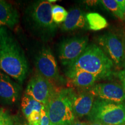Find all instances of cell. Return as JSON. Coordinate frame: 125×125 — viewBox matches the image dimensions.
Here are the masks:
<instances>
[{
    "label": "cell",
    "instance_id": "6da1fadb",
    "mask_svg": "<svg viewBox=\"0 0 125 125\" xmlns=\"http://www.w3.org/2000/svg\"><path fill=\"white\" fill-rule=\"evenodd\" d=\"M0 70L22 84L29 66L24 52L7 27H0Z\"/></svg>",
    "mask_w": 125,
    "mask_h": 125
},
{
    "label": "cell",
    "instance_id": "7a4b0ae2",
    "mask_svg": "<svg viewBox=\"0 0 125 125\" xmlns=\"http://www.w3.org/2000/svg\"><path fill=\"white\" fill-rule=\"evenodd\" d=\"M53 5L48 1H34L25 11L26 21L35 35L44 41L49 40L55 35L57 24L52 18Z\"/></svg>",
    "mask_w": 125,
    "mask_h": 125
},
{
    "label": "cell",
    "instance_id": "3957f363",
    "mask_svg": "<svg viewBox=\"0 0 125 125\" xmlns=\"http://www.w3.org/2000/svg\"><path fill=\"white\" fill-rule=\"evenodd\" d=\"M114 65L112 61L100 47L90 44L82 54L67 68L83 70L94 75L98 79H102L111 77Z\"/></svg>",
    "mask_w": 125,
    "mask_h": 125
},
{
    "label": "cell",
    "instance_id": "277c9868",
    "mask_svg": "<svg viewBox=\"0 0 125 125\" xmlns=\"http://www.w3.org/2000/svg\"><path fill=\"white\" fill-rule=\"evenodd\" d=\"M75 94L72 88L57 89L46 105L51 125H73L75 121L73 109Z\"/></svg>",
    "mask_w": 125,
    "mask_h": 125
},
{
    "label": "cell",
    "instance_id": "5b68a950",
    "mask_svg": "<svg viewBox=\"0 0 125 125\" xmlns=\"http://www.w3.org/2000/svg\"><path fill=\"white\" fill-rule=\"evenodd\" d=\"M90 122L103 125H125V104L97 98L88 115Z\"/></svg>",
    "mask_w": 125,
    "mask_h": 125
},
{
    "label": "cell",
    "instance_id": "8992f818",
    "mask_svg": "<svg viewBox=\"0 0 125 125\" xmlns=\"http://www.w3.org/2000/svg\"><path fill=\"white\" fill-rule=\"evenodd\" d=\"M98 42L114 64L122 69L125 66V39L112 32H107L98 37Z\"/></svg>",
    "mask_w": 125,
    "mask_h": 125
},
{
    "label": "cell",
    "instance_id": "52a82bcc",
    "mask_svg": "<svg viewBox=\"0 0 125 125\" xmlns=\"http://www.w3.org/2000/svg\"><path fill=\"white\" fill-rule=\"evenodd\" d=\"M35 66L37 73L51 82H64L60 76L57 62L49 46H43L35 57Z\"/></svg>",
    "mask_w": 125,
    "mask_h": 125
},
{
    "label": "cell",
    "instance_id": "ba28073f",
    "mask_svg": "<svg viewBox=\"0 0 125 125\" xmlns=\"http://www.w3.org/2000/svg\"><path fill=\"white\" fill-rule=\"evenodd\" d=\"M56 90L52 82L37 73L30 79L25 94L46 105Z\"/></svg>",
    "mask_w": 125,
    "mask_h": 125
},
{
    "label": "cell",
    "instance_id": "9c48e42d",
    "mask_svg": "<svg viewBox=\"0 0 125 125\" xmlns=\"http://www.w3.org/2000/svg\"><path fill=\"white\" fill-rule=\"evenodd\" d=\"M88 45L87 37H76L63 40L59 47V57L65 66L75 62L85 51Z\"/></svg>",
    "mask_w": 125,
    "mask_h": 125
},
{
    "label": "cell",
    "instance_id": "30bf717a",
    "mask_svg": "<svg viewBox=\"0 0 125 125\" xmlns=\"http://www.w3.org/2000/svg\"><path fill=\"white\" fill-rule=\"evenodd\" d=\"M94 97L104 100L125 104V92L122 86L115 83H100L89 89Z\"/></svg>",
    "mask_w": 125,
    "mask_h": 125
},
{
    "label": "cell",
    "instance_id": "8fae6325",
    "mask_svg": "<svg viewBox=\"0 0 125 125\" xmlns=\"http://www.w3.org/2000/svg\"><path fill=\"white\" fill-rule=\"evenodd\" d=\"M21 85L0 70V101L12 105L21 97Z\"/></svg>",
    "mask_w": 125,
    "mask_h": 125
},
{
    "label": "cell",
    "instance_id": "7c38bea8",
    "mask_svg": "<svg viewBox=\"0 0 125 125\" xmlns=\"http://www.w3.org/2000/svg\"><path fill=\"white\" fill-rule=\"evenodd\" d=\"M94 100V96L89 89L75 92L73 101V109L75 118L88 116Z\"/></svg>",
    "mask_w": 125,
    "mask_h": 125
},
{
    "label": "cell",
    "instance_id": "4fadbf2b",
    "mask_svg": "<svg viewBox=\"0 0 125 125\" xmlns=\"http://www.w3.org/2000/svg\"><path fill=\"white\" fill-rule=\"evenodd\" d=\"M65 75L74 85L82 89L90 88L99 80L94 75L78 69L67 68Z\"/></svg>",
    "mask_w": 125,
    "mask_h": 125
},
{
    "label": "cell",
    "instance_id": "5bb4252c",
    "mask_svg": "<svg viewBox=\"0 0 125 125\" xmlns=\"http://www.w3.org/2000/svg\"><path fill=\"white\" fill-rule=\"evenodd\" d=\"M86 15L80 9L74 8L68 12L66 19L62 24L61 29L63 31H73L78 29H84L87 27Z\"/></svg>",
    "mask_w": 125,
    "mask_h": 125
},
{
    "label": "cell",
    "instance_id": "9a60e30c",
    "mask_svg": "<svg viewBox=\"0 0 125 125\" xmlns=\"http://www.w3.org/2000/svg\"><path fill=\"white\" fill-rule=\"evenodd\" d=\"M19 21V15L16 9L10 3L0 0V27L13 29Z\"/></svg>",
    "mask_w": 125,
    "mask_h": 125
},
{
    "label": "cell",
    "instance_id": "2e32d148",
    "mask_svg": "<svg viewBox=\"0 0 125 125\" xmlns=\"http://www.w3.org/2000/svg\"><path fill=\"white\" fill-rule=\"evenodd\" d=\"M43 105L38 102L32 97L24 94L21 98V107L23 115L27 119L34 111L41 112Z\"/></svg>",
    "mask_w": 125,
    "mask_h": 125
},
{
    "label": "cell",
    "instance_id": "e0dca14e",
    "mask_svg": "<svg viewBox=\"0 0 125 125\" xmlns=\"http://www.w3.org/2000/svg\"><path fill=\"white\" fill-rule=\"evenodd\" d=\"M86 18L89 29L92 30H101L108 26V22L105 19L97 13H88L86 15Z\"/></svg>",
    "mask_w": 125,
    "mask_h": 125
},
{
    "label": "cell",
    "instance_id": "ac0fdd59",
    "mask_svg": "<svg viewBox=\"0 0 125 125\" xmlns=\"http://www.w3.org/2000/svg\"><path fill=\"white\" fill-rule=\"evenodd\" d=\"M100 2L103 5L110 10L115 16L122 20H125L124 14L122 11L121 8L115 0H103Z\"/></svg>",
    "mask_w": 125,
    "mask_h": 125
},
{
    "label": "cell",
    "instance_id": "d6986e66",
    "mask_svg": "<svg viewBox=\"0 0 125 125\" xmlns=\"http://www.w3.org/2000/svg\"><path fill=\"white\" fill-rule=\"evenodd\" d=\"M68 12L62 6L53 5L52 8V18L56 24L63 23L66 19Z\"/></svg>",
    "mask_w": 125,
    "mask_h": 125
},
{
    "label": "cell",
    "instance_id": "ffe728a7",
    "mask_svg": "<svg viewBox=\"0 0 125 125\" xmlns=\"http://www.w3.org/2000/svg\"><path fill=\"white\" fill-rule=\"evenodd\" d=\"M15 119L4 109L0 108V125H14Z\"/></svg>",
    "mask_w": 125,
    "mask_h": 125
},
{
    "label": "cell",
    "instance_id": "44dd1931",
    "mask_svg": "<svg viewBox=\"0 0 125 125\" xmlns=\"http://www.w3.org/2000/svg\"><path fill=\"white\" fill-rule=\"evenodd\" d=\"M29 125H40L41 112L34 111L27 119Z\"/></svg>",
    "mask_w": 125,
    "mask_h": 125
},
{
    "label": "cell",
    "instance_id": "7402d4cb",
    "mask_svg": "<svg viewBox=\"0 0 125 125\" xmlns=\"http://www.w3.org/2000/svg\"><path fill=\"white\" fill-rule=\"evenodd\" d=\"M40 125H51L46 105H43L41 111V124Z\"/></svg>",
    "mask_w": 125,
    "mask_h": 125
},
{
    "label": "cell",
    "instance_id": "603a6c76",
    "mask_svg": "<svg viewBox=\"0 0 125 125\" xmlns=\"http://www.w3.org/2000/svg\"><path fill=\"white\" fill-rule=\"evenodd\" d=\"M117 76L121 81V85L122 86L125 92V66L118 72Z\"/></svg>",
    "mask_w": 125,
    "mask_h": 125
},
{
    "label": "cell",
    "instance_id": "cb8c5ba5",
    "mask_svg": "<svg viewBox=\"0 0 125 125\" xmlns=\"http://www.w3.org/2000/svg\"><path fill=\"white\" fill-rule=\"evenodd\" d=\"M117 3H118L120 8H121L122 11L124 14L125 10V0H116Z\"/></svg>",
    "mask_w": 125,
    "mask_h": 125
},
{
    "label": "cell",
    "instance_id": "d4e9b609",
    "mask_svg": "<svg viewBox=\"0 0 125 125\" xmlns=\"http://www.w3.org/2000/svg\"><path fill=\"white\" fill-rule=\"evenodd\" d=\"M73 125H87V123L83 122H81L78 119H75V121L73 123Z\"/></svg>",
    "mask_w": 125,
    "mask_h": 125
},
{
    "label": "cell",
    "instance_id": "484cf974",
    "mask_svg": "<svg viewBox=\"0 0 125 125\" xmlns=\"http://www.w3.org/2000/svg\"><path fill=\"white\" fill-rule=\"evenodd\" d=\"M87 125H104L100 122H90L89 123H87Z\"/></svg>",
    "mask_w": 125,
    "mask_h": 125
},
{
    "label": "cell",
    "instance_id": "4316f807",
    "mask_svg": "<svg viewBox=\"0 0 125 125\" xmlns=\"http://www.w3.org/2000/svg\"><path fill=\"white\" fill-rule=\"evenodd\" d=\"M29 125V124L28 123V122H20V123H18V124H17L16 122H15V125Z\"/></svg>",
    "mask_w": 125,
    "mask_h": 125
},
{
    "label": "cell",
    "instance_id": "83f0119b",
    "mask_svg": "<svg viewBox=\"0 0 125 125\" xmlns=\"http://www.w3.org/2000/svg\"><path fill=\"white\" fill-rule=\"evenodd\" d=\"M48 1H49V2H51V4H52V3H53V2H56V1H56V0H48Z\"/></svg>",
    "mask_w": 125,
    "mask_h": 125
},
{
    "label": "cell",
    "instance_id": "f1b7e54d",
    "mask_svg": "<svg viewBox=\"0 0 125 125\" xmlns=\"http://www.w3.org/2000/svg\"><path fill=\"white\" fill-rule=\"evenodd\" d=\"M124 16H125V10H124Z\"/></svg>",
    "mask_w": 125,
    "mask_h": 125
},
{
    "label": "cell",
    "instance_id": "f546056e",
    "mask_svg": "<svg viewBox=\"0 0 125 125\" xmlns=\"http://www.w3.org/2000/svg\"></svg>",
    "mask_w": 125,
    "mask_h": 125
},
{
    "label": "cell",
    "instance_id": "4dcf8cb0",
    "mask_svg": "<svg viewBox=\"0 0 125 125\" xmlns=\"http://www.w3.org/2000/svg\"></svg>",
    "mask_w": 125,
    "mask_h": 125
}]
</instances>
